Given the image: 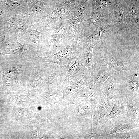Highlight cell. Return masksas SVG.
<instances>
[{
	"instance_id": "1",
	"label": "cell",
	"mask_w": 139,
	"mask_h": 139,
	"mask_svg": "<svg viewBox=\"0 0 139 139\" xmlns=\"http://www.w3.org/2000/svg\"><path fill=\"white\" fill-rule=\"evenodd\" d=\"M77 42L75 41L71 45L61 48L54 54L38 57V61L56 64L59 66L62 71L67 72L72 61L78 56L81 45Z\"/></svg>"
},
{
	"instance_id": "2",
	"label": "cell",
	"mask_w": 139,
	"mask_h": 139,
	"mask_svg": "<svg viewBox=\"0 0 139 139\" xmlns=\"http://www.w3.org/2000/svg\"><path fill=\"white\" fill-rule=\"evenodd\" d=\"M111 21V13L101 7L88 9L83 24V31L86 34L91 33L98 26L107 22Z\"/></svg>"
},
{
	"instance_id": "3",
	"label": "cell",
	"mask_w": 139,
	"mask_h": 139,
	"mask_svg": "<svg viewBox=\"0 0 139 139\" xmlns=\"http://www.w3.org/2000/svg\"><path fill=\"white\" fill-rule=\"evenodd\" d=\"M119 34L116 27L111 21L105 22L98 26L92 34L82 37L79 42L81 44H88L94 47L107 38Z\"/></svg>"
},
{
	"instance_id": "4",
	"label": "cell",
	"mask_w": 139,
	"mask_h": 139,
	"mask_svg": "<svg viewBox=\"0 0 139 139\" xmlns=\"http://www.w3.org/2000/svg\"><path fill=\"white\" fill-rule=\"evenodd\" d=\"M47 27L41 23L31 21L24 34L19 38L38 49L43 48Z\"/></svg>"
},
{
	"instance_id": "5",
	"label": "cell",
	"mask_w": 139,
	"mask_h": 139,
	"mask_svg": "<svg viewBox=\"0 0 139 139\" xmlns=\"http://www.w3.org/2000/svg\"><path fill=\"white\" fill-rule=\"evenodd\" d=\"M31 21L28 15L10 12L8 20L9 32L16 34L18 38L21 37L24 34Z\"/></svg>"
},
{
	"instance_id": "6",
	"label": "cell",
	"mask_w": 139,
	"mask_h": 139,
	"mask_svg": "<svg viewBox=\"0 0 139 139\" xmlns=\"http://www.w3.org/2000/svg\"><path fill=\"white\" fill-rule=\"evenodd\" d=\"M127 14L128 31L133 36H139V3L126 0L125 3Z\"/></svg>"
},
{
	"instance_id": "7",
	"label": "cell",
	"mask_w": 139,
	"mask_h": 139,
	"mask_svg": "<svg viewBox=\"0 0 139 139\" xmlns=\"http://www.w3.org/2000/svg\"><path fill=\"white\" fill-rule=\"evenodd\" d=\"M28 14L33 21L38 22L44 12L57 2L56 0H30L27 2Z\"/></svg>"
},
{
	"instance_id": "8",
	"label": "cell",
	"mask_w": 139,
	"mask_h": 139,
	"mask_svg": "<svg viewBox=\"0 0 139 139\" xmlns=\"http://www.w3.org/2000/svg\"><path fill=\"white\" fill-rule=\"evenodd\" d=\"M92 84L95 88L100 89L111 75L107 66L102 59L94 63L91 71Z\"/></svg>"
},
{
	"instance_id": "9",
	"label": "cell",
	"mask_w": 139,
	"mask_h": 139,
	"mask_svg": "<svg viewBox=\"0 0 139 139\" xmlns=\"http://www.w3.org/2000/svg\"><path fill=\"white\" fill-rule=\"evenodd\" d=\"M125 2L117 0L116 5L111 12L112 21L118 29L119 34L128 31Z\"/></svg>"
},
{
	"instance_id": "10",
	"label": "cell",
	"mask_w": 139,
	"mask_h": 139,
	"mask_svg": "<svg viewBox=\"0 0 139 139\" xmlns=\"http://www.w3.org/2000/svg\"><path fill=\"white\" fill-rule=\"evenodd\" d=\"M11 33L7 47L3 51L0 53V56L6 54L24 53L37 48L34 46L23 45L19 42L16 34Z\"/></svg>"
},
{
	"instance_id": "11",
	"label": "cell",
	"mask_w": 139,
	"mask_h": 139,
	"mask_svg": "<svg viewBox=\"0 0 139 139\" xmlns=\"http://www.w3.org/2000/svg\"><path fill=\"white\" fill-rule=\"evenodd\" d=\"M107 54H104L101 56L102 59L107 66L108 70L111 75H116L117 73L122 71L127 72L132 69L131 63L123 62L119 61L113 57L111 52Z\"/></svg>"
},
{
	"instance_id": "12",
	"label": "cell",
	"mask_w": 139,
	"mask_h": 139,
	"mask_svg": "<svg viewBox=\"0 0 139 139\" xmlns=\"http://www.w3.org/2000/svg\"><path fill=\"white\" fill-rule=\"evenodd\" d=\"M75 63L69 68L66 73V77L64 81L71 80H80L86 75L91 73L82 64H79L80 58L78 56Z\"/></svg>"
},
{
	"instance_id": "13",
	"label": "cell",
	"mask_w": 139,
	"mask_h": 139,
	"mask_svg": "<svg viewBox=\"0 0 139 139\" xmlns=\"http://www.w3.org/2000/svg\"><path fill=\"white\" fill-rule=\"evenodd\" d=\"M94 47L88 44H82L78 55L81 59V63L91 72L93 65V49Z\"/></svg>"
},
{
	"instance_id": "14",
	"label": "cell",
	"mask_w": 139,
	"mask_h": 139,
	"mask_svg": "<svg viewBox=\"0 0 139 139\" xmlns=\"http://www.w3.org/2000/svg\"><path fill=\"white\" fill-rule=\"evenodd\" d=\"M6 6L10 12L21 13L28 15V7L25 0L14 1L10 0H0Z\"/></svg>"
},
{
	"instance_id": "15",
	"label": "cell",
	"mask_w": 139,
	"mask_h": 139,
	"mask_svg": "<svg viewBox=\"0 0 139 139\" xmlns=\"http://www.w3.org/2000/svg\"><path fill=\"white\" fill-rule=\"evenodd\" d=\"M92 0L91 5L92 7H101L108 10L111 13L117 4V0Z\"/></svg>"
},
{
	"instance_id": "16",
	"label": "cell",
	"mask_w": 139,
	"mask_h": 139,
	"mask_svg": "<svg viewBox=\"0 0 139 139\" xmlns=\"http://www.w3.org/2000/svg\"><path fill=\"white\" fill-rule=\"evenodd\" d=\"M9 16L0 18V36L5 35L9 32L10 30L8 20Z\"/></svg>"
},
{
	"instance_id": "17",
	"label": "cell",
	"mask_w": 139,
	"mask_h": 139,
	"mask_svg": "<svg viewBox=\"0 0 139 139\" xmlns=\"http://www.w3.org/2000/svg\"><path fill=\"white\" fill-rule=\"evenodd\" d=\"M123 107L120 102L115 101L112 109L108 115L109 117H114L121 115L123 110Z\"/></svg>"
},
{
	"instance_id": "18",
	"label": "cell",
	"mask_w": 139,
	"mask_h": 139,
	"mask_svg": "<svg viewBox=\"0 0 139 139\" xmlns=\"http://www.w3.org/2000/svg\"><path fill=\"white\" fill-rule=\"evenodd\" d=\"M129 124H125L118 126L112 128L109 133V135L117 133H121L126 132L132 128Z\"/></svg>"
},
{
	"instance_id": "19",
	"label": "cell",
	"mask_w": 139,
	"mask_h": 139,
	"mask_svg": "<svg viewBox=\"0 0 139 139\" xmlns=\"http://www.w3.org/2000/svg\"><path fill=\"white\" fill-rule=\"evenodd\" d=\"M109 106V103L107 102H105L102 103L98 108L99 120L106 114V111Z\"/></svg>"
},
{
	"instance_id": "20",
	"label": "cell",
	"mask_w": 139,
	"mask_h": 139,
	"mask_svg": "<svg viewBox=\"0 0 139 139\" xmlns=\"http://www.w3.org/2000/svg\"><path fill=\"white\" fill-rule=\"evenodd\" d=\"M10 13L6 5L0 1V18L9 16Z\"/></svg>"
},
{
	"instance_id": "21",
	"label": "cell",
	"mask_w": 139,
	"mask_h": 139,
	"mask_svg": "<svg viewBox=\"0 0 139 139\" xmlns=\"http://www.w3.org/2000/svg\"><path fill=\"white\" fill-rule=\"evenodd\" d=\"M126 103L133 113L134 116L135 117L137 116L138 114V109L135 107L131 101H126Z\"/></svg>"
},
{
	"instance_id": "22",
	"label": "cell",
	"mask_w": 139,
	"mask_h": 139,
	"mask_svg": "<svg viewBox=\"0 0 139 139\" xmlns=\"http://www.w3.org/2000/svg\"><path fill=\"white\" fill-rule=\"evenodd\" d=\"M135 2L139 3V0H131Z\"/></svg>"
},
{
	"instance_id": "23",
	"label": "cell",
	"mask_w": 139,
	"mask_h": 139,
	"mask_svg": "<svg viewBox=\"0 0 139 139\" xmlns=\"http://www.w3.org/2000/svg\"><path fill=\"white\" fill-rule=\"evenodd\" d=\"M121 2H125L126 0H117Z\"/></svg>"
},
{
	"instance_id": "24",
	"label": "cell",
	"mask_w": 139,
	"mask_h": 139,
	"mask_svg": "<svg viewBox=\"0 0 139 139\" xmlns=\"http://www.w3.org/2000/svg\"><path fill=\"white\" fill-rule=\"evenodd\" d=\"M11 1H20L22 0H10Z\"/></svg>"
},
{
	"instance_id": "25",
	"label": "cell",
	"mask_w": 139,
	"mask_h": 139,
	"mask_svg": "<svg viewBox=\"0 0 139 139\" xmlns=\"http://www.w3.org/2000/svg\"><path fill=\"white\" fill-rule=\"evenodd\" d=\"M26 0L27 2H28V1H30V0Z\"/></svg>"
},
{
	"instance_id": "26",
	"label": "cell",
	"mask_w": 139,
	"mask_h": 139,
	"mask_svg": "<svg viewBox=\"0 0 139 139\" xmlns=\"http://www.w3.org/2000/svg\"><path fill=\"white\" fill-rule=\"evenodd\" d=\"M57 0L58 1H61L63 0Z\"/></svg>"
},
{
	"instance_id": "27",
	"label": "cell",
	"mask_w": 139,
	"mask_h": 139,
	"mask_svg": "<svg viewBox=\"0 0 139 139\" xmlns=\"http://www.w3.org/2000/svg\"></svg>"
}]
</instances>
